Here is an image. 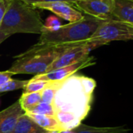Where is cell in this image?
Wrapping results in <instances>:
<instances>
[{
  "label": "cell",
  "mask_w": 133,
  "mask_h": 133,
  "mask_svg": "<svg viewBox=\"0 0 133 133\" xmlns=\"http://www.w3.org/2000/svg\"><path fill=\"white\" fill-rule=\"evenodd\" d=\"M86 41L76 43L58 45L39 46L34 44L26 51L14 57L16 60L8 69L13 75L33 74L38 75L46 72L52 62L68 49L82 44Z\"/></svg>",
  "instance_id": "6da1fadb"
},
{
  "label": "cell",
  "mask_w": 133,
  "mask_h": 133,
  "mask_svg": "<svg viewBox=\"0 0 133 133\" xmlns=\"http://www.w3.org/2000/svg\"><path fill=\"white\" fill-rule=\"evenodd\" d=\"M92 100L93 95L83 88L81 75L75 73L62 81L52 105L56 111L71 113L83 121L90 111Z\"/></svg>",
  "instance_id": "7a4b0ae2"
},
{
  "label": "cell",
  "mask_w": 133,
  "mask_h": 133,
  "mask_svg": "<svg viewBox=\"0 0 133 133\" xmlns=\"http://www.w3.org/2000/svg\"><path fill=\"white\" fill-rule=\"evenodd\" d=\"M43 26L37 9L21 0H9L0 31L9 36L18 33L41 34Z\"/></svg>",
  "instance_id": "3957f363"
},
{
  "label": "cell",
  "mask_w": 133,
  "mask_h": 133,
  "mask_svg": "<svg viewBox=\"0 0 133 133\" xmlns=\"http://www.w3.org/2000/svg\"><path fill=\"white\" fill-rule=\"evenodd\" d=\"M101 21V19L84 14L79 21L62 25L55 31L41 33L36 45H58L87 41L95 32Z\"/></svg>",
  "instance_id": "277c9868"
},
{
  "label": "cell",
  "mask_w": 133,
  "mask_h": 133,
  "mask_svg": "<svg viewBox=\"0 0 133 133\" xmlns=\"http://www.w3.org/2000/svg\"><path fill=\"white\" fill-rule=\"evenodd\" d=\"M132 38L133 24L112 18L101 20L89 39L101 41L108 44L113 41H128Z\"/></svg>",
  "instance_id": "5b68a950"
},
{
  "label": "cell",
  "mask_w": 133,
  "mask_h": 133,
  "mask_svg": "<svg viewBox=\"0 0 133 133\" xmlns=\"http://www.w3.org/2000/svg\"><path fill=\"white\" fill-rule=\"evenodd\" d=\"M104 44H106L103 41L88 39L82 44L71 48L63 52L52 62V64L47 69L46 72L78 62L89 56V54L92 50Z\"/></svg>",
  "instance_id": "8992f818"
},
{
  "label": "cell",
  "mask_w": 133,
  "mask_h": 133,
  "mask_svg": "<svg viewBox=\"0 0 133 133\" xmlns=\"http://www.w3.org/2000/svg\"><path fill=\"white\" fill-rule=\"evenodd\" d=\"M73 5L85 15L105 20L113 18L115 0H78Z\"/></svg>",
  "instance_id": "52a82bcc"
},
{
  "label": "cell",
  "mask_w": 133,
  "mask_h": 133,
  "mask_svg": "<svg viewBox=\"0 0 133 133\" xmlns=\"http://www.w3.org/2000/svg\"><path fill=\"white\" fill-rule=\"evenodd\" d=\"M95 64H96V62H95L94 57L89 55L84 59L78 62H76L72 65L59 68L57 69H54L52 71H50L45 73L35 75L32 78V79H39V80H44V81H48V82L62 80L76 73L79 70L94 65Z\"/></svg>",
  "instance_id": "ba28073f"
},
{
  "label": "cell",
  "mask_w": 133,
  "mask_h": 133,
  "mask_svg": "<svg viewBox=\"0 0 133 133\" xmlns=\"http://www.w3.org/2000/svg\"><path fill=\"white\" fill-rule=\"evenodd\" d=\"M31 5L37 9H44L52 12L58 17L69 21L70 23L79 21L82 19L84 16V14L79 11L73 5V4L64 2H38L31 4Z\"/></svg>",
  "instance_id": "9c48e42d"
},
{
  "label": "cell",
  "mask_w": 133,
  "mask_h": 133,
  "mask_svg": "<svg viewBox=\"0 0 133 133\" xmlns=\"http://www.w3.org/2000/svg\"><path fill=\"white\" fill-rule=\"evenodd\" d=\"M25 111L22 108L19 101L0 111V133H10L15 128L18 119Z\"/></svg>",
  "instance_id": "30bf717a"
},
{
  "label": "cell",
  "mask_w": 133,
  "mask_h": 133,
  "mask_svg": "<svg viewBox=\"0 0 133 133\" xmlns=\"http://www.w3.org/2000/svg\"><path fill=\"white\" fill-rule=\"evenodd\" d=\"M112 16L115 19L133 24V1L115 0Z\"/></svg>",
  "instance_id": "8fae6325"
},
{
  "label": "cell",
  "mask_w": 133,
  "mask_h": 133,
  "mask_svg": "<svg viewBox=\"0 0 133 133\" xmlns=\"http://www.w3.org/2000/svg\"><path fill=\"white\" fill-rule=\"evenodd\" d=\"M48 131L40 127L26 114H23L10 133H48Z\"/></svg>",
  "instance_id": "7c38bea8"
},
{
  "label": "cell",
  "mask_w": 133,
  "mask_h": 133,
  "mask_svg": "<svg viewBox=\"0 0 133 133\" xmlns=\"http://www.w3.org/2000/svg\"><path fill=\"white\" fill-rule=\"evenodd\" d=\"M26 114L35 123H37L40 127L47 131H62L60 125L58 124L56 118L53 116L42 115H34V114Z\"/></svg>",
  "instance_id": "4fadbf2b"
},
{
  "label": "cell",
  "mask_w": 133,
  "mask_h": 133,
  "mask_svg": "<svg viewBox=\"0 0 133 133\" xmlns=\"http://www.w3.org/2000/svg\"><path fill=\"white\" fill-rule=\"evenodd\" d=\"M75 133H127L130 130L123 126L118 127H94L80 124L72 129Z\"/></svg>",
  "instance_id": "5bb4252c"
},
{
  "label": "cell",
  "mask_w": 133,
  "mask_h": 133,
  "mask_svg": "<svg viewBox=\"0 0 133 133\" xmlns=\"http://www.w3.org/2000/svg\"><path fill=\"white\" fill-rule=\"evenodd\" d=\"M55 118L62 130H72L79 126L82 122L74 115L64 111H56Z\"/></svg>",
  "instance_id": "9a60e30c"
},
{
  "label": "cell",
  "mask_w": 133,
  "mask_h": 133,
  "mask_svg": "<svg viewBox=\"0 0 133 133\" xmlns=\"http://www.w3.org/2000/svg\"><path fill=\"white\" fill-rule=\"evenodd\" d=\"M19 102L22 107V108L25 111V112L30 111L37 104L41 102V92H34V93H23L20 97Z\"/></svg>",
  "instance_id": "2e32d148"
},
{
  "label": "cell",
  "mask_w": 133,
  "mask_h": 133,
  "mask_svg": "<svg viewBox=\"0 0 133 133\" xmlns=\"http://www.w3.org/2000/svg\"><path fill=\"white\" fill-rule=\"evenodd\" d=\"M62 80H58V81H52L49 82L48 85L42 90L41 91V101L45 102L47 104H52L53 100L55 97V95L60 87L61 84L62 83Z\"/></svg>",
  "instance_id": "e0dca14e"
},
{
  "label": "cell",
  "mask_w": 133,
  "mask_h": 133,
  "mask_svg": "<svg viewBox=\"0 0 133 133\" xmlns=\"http://www.w3.org/2000/svg\"><path fill=\"white\" fill-rule=\"evenodd\" d=\"M29 114H34V115H48L55 117L56 111L52 104H47L45 102H40L30 111L25 112Z\"/></svg>",
  "instance_id": "ac0fdd59"
},
{
  "label": "cell",
  "mask_w": 133,
  "mask_h": 133,
  "mask_svg": "<svg viewBox=\"0 0 133 133\" xmlns=\"http://www.w3.org/2000/svg\"><path fill=\"white\" fill-rule=\"evenodd\" d=\"M28 83V80H19L10 79L7 82L0 85V93L13 91L19 89H23Z\"/></svg>",
  "instance_id": "d6986e66"
},
{
  "label": "cell",
  "mask_w": 133,
  "mask_h": 133,
  "mask_svg": "<svg viewBox=\"0 0 133 133\" xmlns=\"http://www.w3.org/2000/svg\"><path fill=\"white\" fill-rule=\"evenodd\" d=\"M49 82L39 80V79H30L23 88V93H34L42 91L48 85Z\"/></svg>",
  "instance_id": "ffe728a7"
},
{
  "label": "cell",
  "mask_w": 133,
  "mask_h": 133,
  "mask_svg": "<svg viewBox=\"0 0 133 133\" xmlns=\"http://www.w3.org/2000/svg\"><path fill=\"white\" fill-rule=\"evenodd\" d=\"M62 25V23L61 20L58 19V17L55 16H48V18H47L45 23H44V26L41 33L46 31H55L58 30Z\"/></svg>",
  "instance_id": "44dd1931"
},
{
  "label": "cell",
  "mask_w": 133,
  "mask_h": 133,
  "mask_svg": "<svg viewBox=\"0 0 133 133\" xmlns=\"http://www.w3.org/2000/svg\"><path fill=\"white\" fill-rule=\"evenodd\" d=\"M21 1L31 5V4L38 3V2H64L73 4L78 0H21Z\"/></svg>",
  "instance_id": "7402d4cb"
},
{
  "label": "cell",
  "mask_w": 133,
  "mask_h": 133,
  "mask_svg": "<svg viewBox=\"0 0 133 133\" xmlns=\"http://www.w3.org/2000/svg\"><path fill=\"white\" fill-rule=\"evenodd\" d=\"M9 0H0V25L2 22V19L7 10L9 5Z\"/></svg>",
  "instance_id": "603a6c76"
},
{
  "label": "cell",
  "mask_w": 133,
  "mask_h": 133,
  "mask_svg": "<svg viewBox=\"0 0 133 133\" xmlns=\"http://www.w3.org/2000/svg\"><path fill=\"white\" fill-rule=\"evenodd\" d=\"M13 74L8 70L4 71V72H0V85L3 84L4 83L7 82L10 79H12V76Z\"/></svg>",
  "instance_id": "cb8c5ba5"
},
{
  "label": "cell",
  "mask_w": 133,
  "mask_h": 133,
  "mask_svg": "<svg viewBox=\"0 0 133 133\" xmlns=\"http://www.w3.org/2000/svg\"><path fill=\"white\" fill-rule=\"evenodd\" d=\"M10 37L9 35L5 34H4L3 32H1V31H0V44H1L4 41H5L8 37Z\"/></svg>",
  "instance_id": "d4e9b609"
},
{
  "label": "cell",
  "mask_w": 133,
  "mask_h": 133,
  "mask_svg": "<svg viewBox=\"0 0 133 133\" xmlns=\"http://www.w3.org/2000/svg\"><path fill=\"white\" fill-rule=\"evenodd\" d=\"M59 133H75V132L73 130H62L60 131Z\"/></svg>",
  "instance_id": "484cf974"
},
{
  "label": "cell",
  "mask_w": 133,
  "mask_h": 133,
  "mask_svg": "<svg viewBox=\"0 0 133 133\" xmlns=\"http://www.w3.org/2000/svg\"><path fill=\"white\" fill-rule=\"evenodd\" d=\"M48 133H59V132H58V131H48Z\"/></svg>",
  "instance_id": "4316f807"
},
{
  "label": "cell",
  "mask_w": 133,
  "mask_h": 133,
  "mask_svg": "<svg viewBox=\"0 0 133 133\" xmlns=\"http://www.w3.org/2000/svg\"><path fill=\"white\" fill-rule=\"evenodd\" d=\"M129 1H133V0H129Z\"/></svg>",
  "instance_id": "83f0119b"
}]
</instances>
